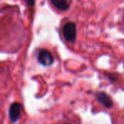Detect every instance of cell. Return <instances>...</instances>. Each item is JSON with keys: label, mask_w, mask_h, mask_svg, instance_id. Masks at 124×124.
Listing matches in <instances>:
<instances>
[{"label": "cell", "mask_w": 124, "mask_h": 124, "mask_svg": "<svg viewBox=\"0 0 124 124\" xmlns=\"http://www.w3.org/2000/svg\"><path fill=\"white\" fill-rule=\"evenodd\" d=\"M63 36L65 39L69 43L75 42L77 38V26L73 22H66L63 26Z\"/></svg>", "instance_id": "obj_1"}, {"label": "cell", "mask_w": 124, "mask_h": 124, "mask_svg": "<svg viewBox=\"0 0 124 124\" xmlns=\"http://www.w3.org/2000/svg\"><path fill=\"white\" fill-rule=\"evenodd\" d=\"M38 60L40 64L44 66H51L54 63V57L49 51L46 49H43L38 53Z\"/></svg>", "instance_id": "obj_2"}, {"label": "cell", "mask_w": 124, "mask_h": 124, "mask_svg": "<svg viewBox=\"0 0 124 124\" xmlns=\"http://www.w3.org/2000/svg\"><path fill=\"white\" fill-rule=\"evenodd\" d=\"M21 115V105L17 102H15L10 105L9 110V116L11 122H16L20 119Z\"/></svg>", "instance_id": "obj_3"}, {"label": "cell", "mask_w": 124, "mask_h": 124, "mask_svg": "<svg viewBox=\"0 0 124 124\" xmlns=\"http://www.w3.org/2000/svg\"><path fill=\"white\" fill-rule=\"evenodd\" d=\"M96 98L98 101L106 108H110L113 105V102H112L110 97L104 92H98L96 93Z\"/></svg>", "instance_id": "obj_4"}, {"label": "cell", "mask_w": 124, "mask_h": 124, "mask_svg": "<svg viewBox=\"0 0 124 124\" xmlns=\"http://www.w3.org/2000/svg\"><path fill=\"white\" fill-rule=\"evenodd\" d=\"M51 2L56 9L62 11L67 10L70 7V4L67 2V0H51Z\"/></svg>", "instance_id": "obj_5"}, {"label": "cell", "mask_w": 124, "mask_h": 124, "mask_svg": "<svg viewBox=\"0 0 124 124\" xmlns=\"http://www.w3.org/2000/svg\"><path fill=\"white\" fill-rule=\"evenodd\" d=\"M24 1L26 4V5L28 6H33L35 4V0H24Z\"/></svg>", "instance_id": "obj_6"}]
</instances>
